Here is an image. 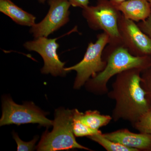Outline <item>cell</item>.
<instances>
[{"mask_svg": "<svg viewBox=\"0 0 151 151\" xmlns=\"http://www.w3.org/2000/svg\"><path fill=\"white\" fill-rule=\"evenodd\" d=\"M109 42V37L105 33L100 34L94 43L90 42L88 44L82 60L73 66L65 68L68 72L76 71L74 89H80L89 78L105 69L107 62L103 59V52Z\"/></svg>", "mask_w": 151, "mask_h": 151, "instance_id": "5", "label": "cell"}, {"mask_svg": "<svg viewBox=\"0 0 151 151\" xmlns=\"http://www.w3.org/2000/svg\"><path fill=\"white\" fill-rule=\"evenodd\" d=\"M78 110L74 109L73 132L76 137H88L101 132L100 130L93 129L83 123L78 117Z\"/></svg>", "mask_w": 151, "mask_h": 151, "instance_id": "15", "label": "cell"}, {"mask_svg": "<svg viewBox=\"0 0 151 151\" xmlns=\"http://www.w3.org/2000/svg\"><path fill=\"white\" fill-rule=\"evenodd\" d=\"M142 71L139 68H132L116 75L112 89L107 94L115 102L111 115L114 122L123 120L133 126L150 109L141 81Z\"/></svg>", "mask_w": 151, "mask_h": 151, "instance_id": "1", "label": "cell"}, {"mask_svg": "<svg viewBox=\"0 0 151 151\" xmlns=\"http://www.w3.org/2000/svg\"><path fill=\"white\" fill-rule=\"evenodd\" d=\"M82 14L90 28L102 30L108 36V44L122 45L119 29L122 13L110 0H97L96 5L82 9Z\"/></svg>", "mask_w": 151, "mask_h": 151, "instance_id": "4", "label": "cell"}, {"mask_svg": "<svg viewBox=\"0 0 151 151\" xmlns=\"http://www.w3.org/2000/svg\"><path fill=\"white\" fill-rule=\"evenodd\" d=\"M14 139L16 141L17 145V150L18 151H31L35 149V144L38 139V136H35L31 141L25 142L22 140L18 135L16 133H13Z\"/></svg>", "mask_w": 151, "mask_h": 151, "instance_id": "18", "label": "cell"}, {"mask_svg": "<svg viewBox=\"0 0 151 151\" xmlns=\"http://www.w3.org/2000/svg\"><path fill=\"white\" fill-rule=\"evenodd\" d=\"M137 25L142 31L151 38V13L147 18L139 22Z\"/></svg>", "mask_w": 151, "mask_h": 151, "instance_id": "19", "label": "cell"}, {"mask_svg": "<svg viewBox=\"0 0 151 151\" xmlns=\"http://www.w3.org/2000/svg\"><path fill=\"white\" fill-rule=\"evenodd\" d=\"M71 6L84 9L89 6V0H68Z\"/></svg>", "mask_w": 151, "mask_h": 151, "instance_id": "20", "label": "cell"}, {"mask_svg": "<svg viewBox=\"0 0 151 151\" xmlns=\"http://www.w3.org/2000/svg\"><path fill=\"white\" fill-rule=\"evenodd\" d=\"M58 38L50 39L42 37L27 42L24 45L25 48L37 52L42 57L44 65L41 71L43 74L50 73L55 76H63L68 73L64 68L65 63L60 60L57 52L59 47L56 42Z\"/></svg>", "mask_w": 151, "mask_h": 151, "instance_id": "7", "label": "cell"}, {"mask_svg": "<svg viewBox=\"0 0 151 151\" xmlns=\"http://www.w3.org/2000/svg\"><path fill=\"white\" fill-rule=\"evenodd\" d=\"M103 135L111 140L137 151H151V134L135 133L128 129H123Z\"/></svg>", "mask_w": 151, "mask_h": 151, "instance_id": "10", "label": "cell"}, {"mask_svg": "<svg viewBox=\"0 0 151 151\" xmlns=\"http://www.w3.org/2000/svg\"><path fill=\"white\" fill-rule=\"evenodd\" d=\"M148 1L150 3V5L151 7V0H148Z\"/></svg>", "mask_w": 151, "mask_h": 151, "instance_id": "23", "label": "cell"}, {"mask_svg": "<svg viewBox=\"0 0 151 151\" xmlns=\"http://www.w3.org/2000/svg\"><path fill=\"white\" fill-rule=\"evenodd\" d=\"M110 1L114 5L116 6L126 0H110Z\"/></svg>", "mask_w": 151, "mask_h": 151, "instance_id": "21", "label": "cell"}, {"mask_svg": "<svg viewBox=\"0 0 151 151\" xmlns=\"http://www.w3.org/2000/svg\"><path fill=\"white\" fill-rule=\"evenodd\" d=\"M49 9L42 21L31 27L35 38L47 37L69 21L71 5L68 0H47Z\"/></svg>", "mask_w": 151, "mask_h": 151, "instance_id": "8", "label": "cell"}, {"mask_svg": "<svg viewBox=\"0 0 151 151\" xmlns=\"http://www.w3.org/2000/svg\"><path fill=\"white\" fill-rule=\"evenodd\" d=\"M116 6L126 18L134 22L145 21L151 13L148 0H126Z\"/></svg>", "mask_w": 151, "mask_h": 151, "instance_id": "11", "label": "cell"}, {"mask_svg": "<svg viewBox=\"0 0 151 151\" xmlns=\"http://www.w3.org/2000/svg\"><path fill=\"white\" fill-rule=\"evenodd\" d=\"M132 126L139 132L151 134V108Z\"/></svg>", "mask_w": 151, "mask_h": 151, "instance_id": "16", "label": "cell"}, {"mask_svg": "<svg viewBox=\"0 0 151 151\" xmlns=\"http://www.w3.org/2000/svg\"><path fill=\"white\" fill-rule=\"evenodd\" d=\"M87 137L99 144L107 151H137L134 149L128 147L105 137L102 132Z\"/></svg>", "mask_w": 151, "mask_h": 151, "instance_id": "14", "label": "cell"}, {"mask_svg": "<svg viewBox=\"0 0 151 151\" xmlns=\"http://www.w3.org/2000/svg\"><path fill=\"white\" fill-rule=\"evenodd\" d=\"M0 12L17 24L31 27L35 24L36 17L33 15L24 10L11 0H0Z\"/></svg>", "mask_w": 151, "mask_h": 151, "instance_id": "12", "label": "cell"}, {"mask_svg": "<svg viewBox=\"0 0 151 151\" xmlns=\"http://www.w3.org/2000/svg\"><path fill=\"white\" fill-rule=\"evenodd\" d=\"M2 114L0 126L10 124H37L50 127L53 121L46 117L47 113L36 106L33 102H27L21 105L17 104L9 96H4L2 101Z\"/></svg>", "mask_w": 151, "mask_h": 151, "instance_id": "6", "label": "cell"}, {"mask_svg": "<svg viewBox=\"0 0 151 151\" xmlns=\"http://www.w3.org/2000/svg\"><path fill=\"white\" fill-rule=\"evenodd\" d=\"M78 115L81 122L94 130H100L101 127L107 126L113 120L111 116L103 115L97 110H89L84 113L78 111Z\"/></svg>", "mask_w": 151, "mask_h": 151, "instance_id": "13", "label": "cell"}, {"mask_svg": "<svg viewBox=\"0 0 151 151\" xmlns=\"http://www.w3.org/2000/svg\"><path fill=\"white\" fill-rule=\"evenodd\" d=\"M141 81L147 98L151 106V66L141 73Z\"/></svg>", "mask_w": 151, "mask_h": 151, "instance_id": "17", "label": "cell"}, {"mask_svg": "<svg viewBox=\"0 0 151 151\" xmlns=\"http://www.w3.org/2000/svg\"><path fill=\"white\" fill-rule=\"evenodd\" d=\"M119 29L122 46L132 55L142 57L151 55V38L134 22L121 15Z\"/></svg>", "mask_w": 151, "mask_h": 151, "instance_id": "9", "label": "cell"}, {"mask_svg": "<svg viewBox=\"0 0 151 151\" xmlns=\"http://www.w3.org/2000/svg\"><path fill=\"white\" fill-rule=\"evenodd\" d=\"M103 58L107 62L105 69L89 78L84 85L87 91L98 95L108 94V81L114 76L132 68L143 71L151 66V55L134 56L122 45H107Z\"/></svg>", "mask_w": 151, "mask_h": 151, "instance_id": "2", "label": "cell"}, {"mask_svg": "<svg viewBox=\"0 0 151 151\" xmlns=\"http://www.w3.org/2000/svg\"><path fill=\"white\" fill-rule=\"evenodd\" d=\"M74 109H56L53 121V129L45 132L36 147L37 151L67 150L71 149L92 150L78 143L73 132Z\"/></svg>", "mask_w": 151, "mask_h": 151, "instance_id": "3", "label": "cell"}, {"mask_svg": "<svg viewBox=\"0 0 151 151\" xmlns=\"http://www.w3.org/2000/svg\"><path fill=\"white\" fill-rule=\"evenodd\" d=\"M37 1L41 3V4H44L45 2L47 1V0H37Z\"/></svg>", "mask_w": 151, "mask_h": 151, "instance_id": "22", "label": "cell"}]
</instances>
